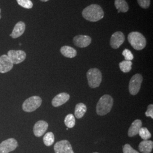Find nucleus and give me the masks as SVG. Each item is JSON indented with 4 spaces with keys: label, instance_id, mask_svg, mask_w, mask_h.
Wrapping results in <instances>:
<instances>
[{
    "label": "nucleus",
    "instance_id": "obj_7",
    "mask_svg": "<svg viewBox=\"0 0 153 153\" xmlns=\"http://www.w3.org/2000/svg\"><path fill=\"white\" fill-rule=\"evenodd\" d=\"M7 55L13 64H20L26 58V52L22 50H10Z\"/></svg>",
    "mask_w": 153,
    "mask_h": 153
},
{
    "label": "nucleus",
    "instance_id": "obj_26",
    "mask_svg": "<svg viewBox=\"0 0 153 153\" xmlns=\"http://www.w3.org/2000/svg\"><path fill=\"white\" fill-rule=\"evenodd\" d=\"M123 55L124 56V57H125L126 60L127 61H131L133 60L134 56L132 54L131 51L130 50L128 49H125L122 53Z\"/></svg>",
    "mask_w": 153,
    "mask_h": 153
},
{
    "label": "nucleus",
    "instance_id": "obj_28",
    "mask_svg": "<svg viewBox=\"0 0 153 153\" xmlns=\"http://www.w3.org/2000/svg\"><path fill=\"white\" fill-rule=\"evenodd\" d=\"M137 2L141 7L143 9H148L150 5V0H137Z\"/></svg>",
    "mask_w": 153,
    "mask_h": 153
},
{
    "label": "nucleus",
    "instance_id": "obj_6",
    "mask_svg": "<svg viewBox=\"0 0 153 153\" xmlns=\"http://www.w3.org/2000/svg\"><path fill=\"white\" fill-rule=\"evenodd\" d=\"M143 77L140 74H136L132 76L129 84V93L132 95H136L141 88Z\"/></svg>",
    "mask_w": 153,
    "mask_h": 153
},
{
    "label": "nucleus",
    "instance_id": "obj_12",
    "mask_svg": "<svg viewBox=\"0 0 153 153\" xmlns=\"http://www.w3.org/2000/svg\"><path fill=\"white\" fill-rule=\"evenodd\" d=\"M48 128V124L44 120L38 121L33 126V131L34 135L37 137H42Z\"/></svg>",
    "mask_w": 153,
    "mask_h": 153
},
{
    "label": "nucleus",
    "instance_id": "obj_3",
    "mask_svg": "<svg viewBox=\"0 0 153 153\" xmlns=\"http://www.w3.org/2000/svg\"><path fill=\"white\" fill-rule=\"evenodd\" d=\"M128 40L131 47L137 51L142 50L146 45V39L141 33L137 31L129 33Z\"/></svg>",
    "mask_w": 153,
    "mask_h": 153
},
{
    "label": "nucleus",
    "instance_id": "obj_16",
    "mask_svg": "<svg viewBox=\"0 0 153 153\" xmlns=\"http://www.w3.org/2000/svg\"><path fill=\"white\" fill-rule=\"evenodd\" d=\"M142 128V121L140 119L134 121L129 128L128 135L130 137H134L138 133L140 129Z\"/></svg>",
    "mask_w": 153,
    "mask_h": 153
},
{
    "label": "nucleus",
    "instance_id": "obj_25",
    "mask_svg": "<svg viewBox=\"0 0 153 153\" xmlns=\"http://www.w3.org/2000/svg\"><path fill=\"white\" fill-rule=\"evenodd\" d=\"M19 5L25 9H30L33 7V3L31 0H16Z\"/></svg>",
    "mask_w": 153,
    "mask_h": 153
},
{
    "label": "nucleus",
    "instance_id": "obj_21",
    "mask_svg": "<svg viewBox=\"0 0 153 153\" xmlns=\"http://www.w3.org/2000/svg\"><path fill=\"white\" fill-rule=\"evenodd\" d=\"M43 142L44 145L47 146H50L52 145L55 142L54 134L51 131L47 133L43 137Z\"/></svg>",
    "mask_w": 153,
    "mask_h": 153
},
{
    "label": "nucleus",
    "instance_id": "obj_31",
    "mask_svg": "<svg viewBox=\"0 0 153 153\" xmlns=\"http://www.w3.org/2000/svg\"><path fill=\"white\" fill-rule=\"evenodd\" d=\"M1 9H0V19H1Z\"/></svg>",
    "mask_w": 153,
    "mask_h": 153
},
{
    "label": "nucleus",
    "instance_id": "obj_4",
    "mask_svg": "<svg viewBox=\"0 0 153 153\" xmlns=\"http://www.w3.org/2000/svg\"><path fill=\"white\" fill-rule=\"evenodd\" d=\"M87 78L89 86L92 88H98L102 80V74L97 68H91L87 72Z\"/></svg>",
    "mask_w": 153,
    "mask_h": 153
},
{
    "label": "nucleus",
    "instance_id": "obj_23",
    "mask_svg": "<svg viewBox=\"0 0 153 153\" xmlns=\"http://www.w3.org/2000/svg\"><path fill=\"white\" fill-rule=\"evenodd\" d=\"M64 123L68 128H73L76 124V119L74 115L71 114H69L66 115L64 120Z\"/></svg>",
    "mask_w": 153,
    "mask_h": 153
},
{
    "label": "nucleus",
    "instance_id": "obj_14",
    "mask_svg": "<svg viewBox=\"0 0 153 153\" xmlns=\"http://www.w3.org/2000/svg\"><path fill=\"white\" fill-rule=\"evenodd\" d=\"M70 99V95L66 93H61L55 96L52 100L53 107H57L65 104Z\"/></svg>",
    "mask_w": 153,
    "mask_h": 153
},
{
    "label": "nucleus",
    "instance_id": "obj_18",
    "mask_svg": "<svg viewBox=\"0 0 153 153\" xmlns=\"http://www.w3.org/2000/svg\"><path fill=\"white\" fill-rule=\"evenodd\" d=\"M60 52L64 57L70 59L75 57L77 54L76 49L68 45L62 46L61 48Z\"/></svg>",
    "mask_w": 153,
    "mask_h": 153
},
{
    "label": "nucleus",
    "instance_id": "obj_13",
    "mask_svg": "<svg viewBox=\"0 0 153 153\" xmlns=\"http://www.w3.org/2000/svg\"><path fill=\"white\" fill-rule=\"evenodd\" d=\"M73 43L79 48H85L91 43V38L88 35H76L73 38Z\"/></svg>",
    "mask_w": 153,
    "mask_h": 153
},
{
    "label": "nucleus",
    "instance_id": "obj_20",
    "mask_svg": "<svg viewBox=\"0 0 153 153\" xmlns=\"http://www.w3.org/2000/svg\"><path fill=\"white\" fill-rule=\"evenodd\" d=\"M115 7L118 13H126L129 10V6L126 0H115Z\"/></svg>",
    "mask_w": 153,
    "mask_h": 153
},
{
    "label": "nucleus",
    "instance_id": "obj_27",
    "mask_svg": "<svg viewBox=\"0 0 153 153\" xmlns=\"http://www.w3.org/2000/svg\"><path fill=\"white\" fill-rule=\"evenodd\" d=\"M123 153H139V152L134 150L129 144H126L123 147Z\"/></svg>",
    "mask_w": 153,
    "mask_h": 153
},
{
    "label": "nucleus",
    "instance_id": "obj_5",
    "mask_svg": "<svg viewBox=\"0 0 153 153\" xmlns=\"http://www.w3.org/2000/svg\"><path fill=\"white\" fill-rule=\"evenodd\" d=\"M42 103V99L38 96H33L27 99L23 103L22 109L27 112H32L38 109Z\"/></svg>",
    "mask_w": 153,
    "mask_h": 153
},
{
    "label": "nucleus",
    "instance_id": "obj_19",
    "mask_svg": "<svg viewBox=\"0 0 153 153\" xmlns=\"http://www.w3.org/2000/svg\"><path fill=\"white\" fill-rule=\"evenodd\" d=\"M87 111L86 105L82 103L76 104L75 107L74 115L76 119H81Z\"/></svg>",
    "mask_w": 153,
    "mask_h": 153
},
{
    "label": "nucleus",
    "instance_id": "obj_9",
    "mask_svg": "<svg viewBox=\"0 0 153 153\" xmlns=\"http://www.w3.org/2000/svg\"><path fill=\"white\" fill-rule=\"evenodd\" d=\"M54 150L55 153H74L71 143L66 140L56 142Z\"/></svg>",
    "mask_w": 153,
    "mask_h": 153
},
{
    "label": "nucleus",
    "instance_id": "obj_32",
    "mask_svg": "<svg viewBox=\"0 0 153 153\" xmlns=\"http://www.w3.org/2000/svg\"><path fill=\"white\" fill-rule=\"evenodd\" d=\"M97 153V152H95V153Z\"/></svg>",
    "mask_w": 153,
    "mask_h": 153
},
{
    "label": "nucleus",
    "instance_id": "obj_22",
    "mask_svg": "<svg viewBox=\"0 0 153 153\" xmlns=\"http://www.w3.org/2000/svg\"><path fill=\"white\" fill-rule=\"evenodd\" d=\"M132 62L131 61H123L119 63V67L123 73H128L131 71Z\"/></svg>",
    "mask_w": 153,
    "mask_h": 153
},
{
    "label": "nucleus",
    "instance_id": "obj_30",
    "mask_svg": "<svg viewBox=\"0 0 153 153\" xmlns=\"http://www.w3.org/2000/svg\"><path fill=\"white\" fill-rule=\"evenodd\" d=\"M40 1H42V2H47V1H48L49 0H40Z\"/></svg>",
    "mask_w": 153,
    "mask_h": 153
},
{
    "label": "nucleus",
    "instance_id": "obj_15",
    "mask_svg": "<svg viewBox=\"0 0 153 153\" xmlns=\"http://www.w3.org/2000/svg\"><path fill=\"white\" fill-rule=\"evenodd\" d=\"M26 29V25L23 22H18L15 25L12 31L10 36L12 38L16 39L20 37L24 33Z\"/></svg>",
    "mask_w": 153,
    "mask_h": 153
},
{
    "label": "nucleus",
    "instance_id": "obj_29",
    "mask_svg": "<svg viewBox=\"0 0 153 153\" xmlns=\"http://www.w3.org/2000/svg\"><path fill=\"white\" fill-rule=\"evenodd\" d=\"M145 115L147 117H150L152 119H153V105L150 104L148 107V109L145 112Z\"/></svg>",
    "mask_w": 153,
    "mask_h": 153
},
{
    "label": "nucleus",
    "instance_id": "obj_24",
    "mask_svg": "<svg viewBox=\"0 0 153 153\" xmlns=\"http://www.w3.org/2000/svg\"><path fill=\"white\" fill-rule=\"evenodd\" d=\"M138 134H139L140 136L143 140H148L152 137V134L149 131L148 129L145 127L141 128Z\"/></svg>",
    "mask_w": 153,
    "mask_h": 153
},
{
    "label": "nucleus",
    "instance_id": "obj_8",
    "mask_svg": "<svg viewBox=\"0 0 153 153\" xmlns=\"http://www.w3.org/2000/svg\"><path fill=\"white\" fill-rule=\"evenodd\" d=\"M18 144L16 140L10 138L0 143V153H9L14 151Z\"/></svg>",
    "mask_w": 153,
    "mask_h": 153
},
{
    "label": "nucleus",
    "instance_id": "obj_17",
    "mask_svg": "<svg viewBox=\"0 0 153 153\" xmlns=\"http://www.w3.org/2000/svg\"><path fill=\"white\" fill-rule=\"evenodd\" d=\"M153 148V142L149 140H143L138 146L139 150L142 153H150Z\"/></svg>",
    "mask_w": 153,
    "mask_h": 153
},
{
    "label": "nucleus",
    "instance_id": "obj_11",
    "mask_svg": "<svg viewBox=\"0 0 153 153\" xmlns=\"http://www.w3.org/2000/svg\"><path fill=\"white\" fill-rule=\"evenodd\" d=\"M13 65V63L7 55H3L0 56V73H6L10 71Z\"/></svg>",
    "mask_w": 153,
    "mask_h": 153
},
{
    "label": "nucleus",
    "instance_id": "obj_2",
    "mask_svg": "<svg viewBox=\"0 0 153 153\" xmlns=\"http://www.w3.org/2000/svg\"><path fill=\"white\" fill-rule=\"evenodd\" d=\"M114 104V99L111 96L108 94L103 95L98 101L96 112L99 116H104L108 114L112 108Z\"/></svg>",
    "mask_w": 153,
    "mask_h": 153
},
{
    "label": "nucleus",
    "instance_id": "obj_1",
    "mask_svg": "<svg viewBox=\"0 0 153 153\" xmlns=\"http://www.w3.org/2000/svg\"><path fill=\"white\" fill-rule=\"evenodd\" d=\"M83 17L90 22H95L103 18L104 13L100 6L91 4L85 8L82 13Z\"/></svg>",
    "mask_w": 153,
    "mask_h": 153
},
{
    "label": "nucleus",
    "instance_id": "obj_10",
    "mask_svg": "<svg viewBox=\"0 0 153 153\" xmlns=\"http://www.w3.org/2000/svg\"><path fill=\"white\" fill-rule=\"evenodd\" d=\"M125 41V36L121 31H116L112 34L110 39V45L113 49L119 48Z\"/></svg>",
    "mask_w": 153,
    "mask_h": 153
}]
</instances>
